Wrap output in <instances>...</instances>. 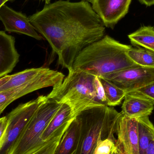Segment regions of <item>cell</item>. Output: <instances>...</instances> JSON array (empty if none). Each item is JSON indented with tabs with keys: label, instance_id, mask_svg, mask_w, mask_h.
<instances>
[{
	"label": "cell",
	"instance_id": "1",
	"mask_svg": "<svg viewBox=\"0 0 154 154\" xmlns=\"http://www.w3.org/2000/svg\"><path fill=\"white\" fill-rule=\"evenodd\" d=\"M29 19L57 55L59 66L69 71L80 52L102 38L106 32L101 19L86 1L60 0L46 4Z\"/></svg>",
	"mask_w": 154,
	"mask_h": 154
},
{
	"label": "cell",
	"instance_id": "5",
	"mask_svg": "<svg viewBox=\"0 0 154 154\" xmlns=\"http://www.w3.org/2000/svg\"><path fill=\"white\" fill-rule=\"evenodd\" d=\"M61 104L48 98L39 107L8 154H31L45 142L43 132Z\"/></svg>",
	"mask_w": 154,
	"mask_h": 154
},
{
	"label": "cell",
	"instance_id": "9",
	"mask_svg": "<svg viewBox=\"0 0 154 154\" xmlns=\"http://www.w3.org/2000/svg\"><path fill=\"white\" fill-rule=\"evenodd\" d=\"M132 0H94L92 8L105 27L114 29L128 13Z\"/></svg>",
	"mask_w": 154,
	"mask_h": 154
},
{
	"label": "cell",
	"instance_id": "20",
	"mask_svg": "<svg viewBox=\"0 0 154 154\" xmlns=\"http://www.w3.org/2000/svg\"><path fill=\"white\" fill-rule=\"evenodd\" d=\"M69 127L63 128L57 131L38 150L31 154H54L60 139Z\"/></svg>",
	"mask_w": 154,
	"mask_h": 154
},
{
	"label": "cell",
	"instance_id": "23",
	"mask_svg": "<svg viewBox=\"0 0 154 154\" xmlns=\"http://www.w3.org/2000/svg\"><path fill=\"white\" fill-rule=\"evenodd\" d=\"M128 93L143 97L154 103V82L144 87L134 90Z\"/></svg>",
	"mask_w": 154,
	"mask_h": 154
},
{
	"label": "cell",
	"instance_id": "12",
	"mask_svg": "<svg viewBox=\"0 0 154 154\" xmlns=\"http://www.w3.org/2000/svg\"><path fill=\"white\" fill-rule=\"evenodd\" d=\"M124 100L121 112L130 118L149 116L153 111V102L143 97L128 93Z\"/></svg>",
	"mask_w": 154,
	"mask_h": 154
},
{
	"label": "cell",
	"instance_id": "29",
	"mask_svg": "<svg viewBox=\"0 0 154 154\" xmlns=\"http://www.w3.org/2000/svg\"><path fill=\"white\" fill-rule=\"evenodd\" d=\"M9 1H11V0H0V8L2 7L3 5L5 4L6 2Z\"/></svg>",
	"mask_w": 154,
	"mask_h": 154
},
{
	"label": "cell",
	"instance_id": "30",
	"mask_svg": "<svg viewBox=\"0 0 154 154\" xmlns=\"http://www.w3.org/2000/svg\"><path fill=\"white\" fill-rule=\"evenodd\" d=\"M109 154H118L116 150V147L111 151V152H110Z\"/></svg>",
	"mask_w": 154,
	"mask_h": 154
},
{
	"label": "cell",
	"instance_id": "27",
	"mask_svg": "<svg viewBox=\"0 0 154 154\" xmlns=\"http://www.w3.org/2000/svg\"><path fill=\"white\" fill-rule=\"evenodd\" d=\"M11 75H6L0 78V88L6 83L11 79Z\"/></svg>",
	"mask_w": 154,
	"mask_h": 154
},
{
	"label": "cell",
	"instance_id": "3",
	"mask_svg": "<svg viewBox=\"0 0 154 154\" xmlns=\"http://www.w3.org/2000/svg\"><path fill=\"white\" fill-rule=\"evenodd\" d=\"M120 112L109 106L87 109L76 117L80 126L79 141L75 154H94L98 143L107 138L116 142V124Z\"/></svg>",
	"mask_w": 154,
	"mask_h": 154
},
{
	"label": "cell",
	"instance_id": "17",
	"mask_svg": "<svg viewBox=\"0 0 154 154\" xmlns=\"http://www.w3.org/2000/svg\"><path fill=\"white\" fill-rule=\"evenodd\" d=\"M149 117L137 119L139 154H145L149 143L154 138V125Z\"/></svg>",
	"mask_w": 154,
	"mask_h": 154
},
{
	"label": "cell",
	"instance_id": "14",
	"mask_svg": "<svg viewBox=\"0 0 154 154\" xmlns=\"http://www.w3.org/2000/svg\"><path fill=\"white\" fill-rule=\"evenodd\" d=\"M80 126L75 118L60 139L54 154H75L79 141Z\"/></svg>",
	"mask_w": 154,
	"mask_h": 154
},
{
	"label": "cell",
	"instance_id": "6",
	"mask_svg": "<svg viewBox=\"0 0 154 154\" xmlns=\"http://www.w3.org/2000/svg\"><path fill=\"white\" fill-rule=\"evenodd\" d=\"M47 96H39L35 99L21 104L6 116L7 127L0 142V154H8Z\"/></svg>",
	"mask_w": 154,
	"mask_h": 154
},
{
	"label": "cell",
	"instance_id": "26",
	"mask_svg": "<svg viewBox=\"0 0 154 154\" xmlns=\"http://www.w3.org/2000/svg\"><path fill=\"white\" fill-rule=\"evenodd\" d=\"M145 154H154V138L149 143L146 151Z\"/></svg>",
	"mask_w": 154,
	"mask_h": 154
},
{
	"label": "cell",
	"instance_id": "4",
	"mask_svg": "<svg viewBox=\"0 0 154 154\" xmlns=\"http://www.w3.org/2000/svg\"><path fill=\"white\" fill-rule=\"evenodd\" d=\"M95 77L86 72L72 69L69 71L61 84L53 88L47 97L69 106L75 117L87 109L106 106L98 98Z\"/></svg>",
	"mask_w": 154,
	"mask_h": 154
},
{
	"label": "cell",
	"instance_id": "2",
	"mask_svg": "<svg viewBox=\"0 0 154 154\" xmlns=\"http://www.w3.org/2000/svg\"><path fill=\"white\" fill-rule=\"evenodd\" d=\"M131 48L106 35L80 52L74 61L73 69L100 78L138 66L127 55V51Z\"/></svg>",
	"mask_w": 154,
	"mask_h": 154
},
{
	"label": "cell",
	"instance_id": "24",
	"mask_svg": "<svg viewBox=\"0 0 154 154\" xmlns=\"http://www.w3.org/2000/svg\"><path fill=\"white\" fill-rule=\"evenodd\" d=\"M95 87L98 98L104 105L107 106L105 97L104 88L99 78L97 77H95Z\"/></svg>",
	"mask_w": 154,
	"mask_h": 154
},
{
	"label": "cell",
	"instance_id": "13",
	"mask_svg": "<svg viewBox=\"0 0 154 154\" xmlns=\"http://www.w3.org/2000/svg\"><path fill=\"white\" fill-rule=\"evenodd\" d=\"M75 118L69 106L66 104H61L43 132L42 140L45 142L60 129L69 126Z\"/></svg>",
	"mask_w": 154,
	"mask_h": 154
},
{
	"label": "cell",
	"instance_id": "32",
	"mask_svg": "<svg viewBox=\"0 0 154 154\" xmlns=\"http://www.w3.org/2000/svg\"><path fill=\"white\" fill-rule=\"evenodd\" d=\"M82 1H86V2H90L92 4V3H93V1H94V0H82Z\"/></svg>",
	"mask_w": 154,
	"mask_h": 154
},
{
	"label": "cell",
	"instance_id": "15",
	"mask_svg": "<svg viewBox=\"0 0 154 154\" xmlns=\"http://www.w3.org/2000/svg\"><path fill=\"white\" fill-rule=\"evenodd\" d=\"M48 68L40 67L29 69L11 75V79L0 88V92L23 86L45 72Z\"/></svg>",
	"mask_w": 154,
	"mask_h": 154
},
{
	"label": "cell",
	"instance_id": "18",
	"mask_svg": "<svg viewBox=\"0 0 154 154\" xmlns=\"http://www.w3.org/2000/svg\"><path fill=\"white\" fill-rule=\"evenodd\" d=\"M99 79L104 88L107 106L114 107L120 105L126 92L109 81L103 78Z\"/></svg>",
	"mask_w": 154,
	"mask_h": 154
},
{
	"label": "cell",
	"instance_id": "19",
	"mask_svg": "<svg viewBox=\"0 0 154 154\" xmlns=\"http://www.w3.org/2000/svg\"><path fill=\"white\" fill-rule=\"evenodd\" d=\"M129 59L136 65L141 66H154V52L140 47L128 49L126 52Z\"/></svg>",
	"mask_w": 154,
	"mask_h": 154
},
{
	"label": "cell",
	"instance_id": "28",
	"mask_svg": "<svg viewBox=\"0 0 154 154\" xmlns=\"http://www.w3.org/2000/svg\"><path fill=\"white\" fill-rule=\"evenodd\" d=\"M142 4L147 6H151L154 5V0H138Z\"/></svg>",
	"mask_w": 154,
	"mask_h": 154
},
{
	"label": "cell",
	"instance_id": "11",
	"mask_svg": "<svg viewBox=\"0 0 154 154\" xmlns=\"http://www.w3.org/2000/svg\"><path fill=\"white\" fill-rule=\"evenodd\" d=\"M19 58L14 37L0 31V78L13 70L19 62Z\"/></svg>",
	"mask_w": 154,
	"mask_h": 154
},
{
	"label": "cell",
	"instance_id": "10",
	"mask_svg": "<svg viewBox=\"0 0 154 154\" xmlns=\"http://www.w3.org/2000/svg\"><path fill=\"white\" fill-rule=\"evenodd\" d=\"M0 20L4 25L6 31L24 34L38 40L43 39V37L38 33L26 15L16 11L6 5H4L0 8Z\"/></svg>",
	"mask_w": 154,
	"mask_h": 154
},
{
	"label": "cell",
	"instance_id": "16",
	"mask_svg": "<svg viewBox=\"0 0 154 154\" xmlns=\"http://www.w3.org/2000/svg\"><path fill=\"white\" fill-rule=\"evenodd\" d=\"M133 46L143 47L154 52V27L141 26L137 30L128 35Z\"/></svg>",
	"mask_w": 154,
	"mask_h": 154
},
{
	"label": "cell",
	"instance_id": "31",
	"mask_svg": "<svg viewBox=\"0 0 154 154\" xmlns=\"http://www.w3.org/2000/svg\"><path fill=\"white\" fill-rule=\"evenodd\" d=\"M43 1H45L46 4H49L50 3L51 0H43Z\"/></svg>",
	"mask_w": 154,
	"mask_h": 154
},
{
	"label": "cell",
	"instance_id": "21",
	"mask_svg": "<svg viewBox=\"0 0 154 154\" xmlns=\"http://www.w3.org/2000/svg\"><path fill=\"white\" fill-rule=\"evenodd\" d=\"M18 88L0 92V116L10 104L18 99Z\"/></svg>",
	"mask_w": 154,
	"mask_h": 154
},
{
	"label": "cell",
	"instance_id": "25",
	"mask_svg": "<svg viewBox=\"0 0 154 154\" xmlns=\"http://www.w3.org/2000/svg\"><path fill=\"white\" fill-rule=\"evenodd\" d=\"M7 123L8 121L6 116L0 118V142L5 133L7 127Z\"/></svg>",
	"mask_w": 154,
	"mask_h": 154
},
{
	"label": "cell",
	"instance_id": "8",
	"mask_svg": "<svg viewBox=\"0 0 154 154\" xmlns=\"http://www.w3.org/2000/svg\"><path fill=\"white\" fill-rule=\"evenodd\" d=\"M115 134L118 154H139L137 119L130 118L120 112Z\"/></svg>",
	"mask_w": 154,
	"mask_h": 154
},
{
	"label": "cell",
	"instance_id": "33",
	"mask_svg": "<svg viewBox=\"0 0 154 154\" xmlns=\"http://www.w3.org/2000/svg\"></svg>",
	"mask_w": 154,
	"mask_h": 154
},
{
	"label": "cell",
	"instance_id": "22",
	"mask_svg": "<svg viewBox=\"0 0 154 154\" xmlns=\"http://www.w3.org/2000/svg\"><path fill=\"white\" fill-rule=\"evenodd\" d=\"M115 147V141L110 138H107L98 143L94 154H109Z\"/></svg>",
	"mask_w": 154,
	"mask_h": 154
},
{
	"label": "cell",
	"instance_id": "7",
	"mask_svg": "<svg viewBox=\"0 0 154 154\" xmlns=\"http://www.w3.org/2000/svg\"><path fill=\"white\" fill-rule=\"evenodd\" d=\"M103 78L126 93L154 82V66L132 67L106 75Z\"/></svg>",
	"mask_w": 154,
	"mask_h": 154
}]
</instances>
